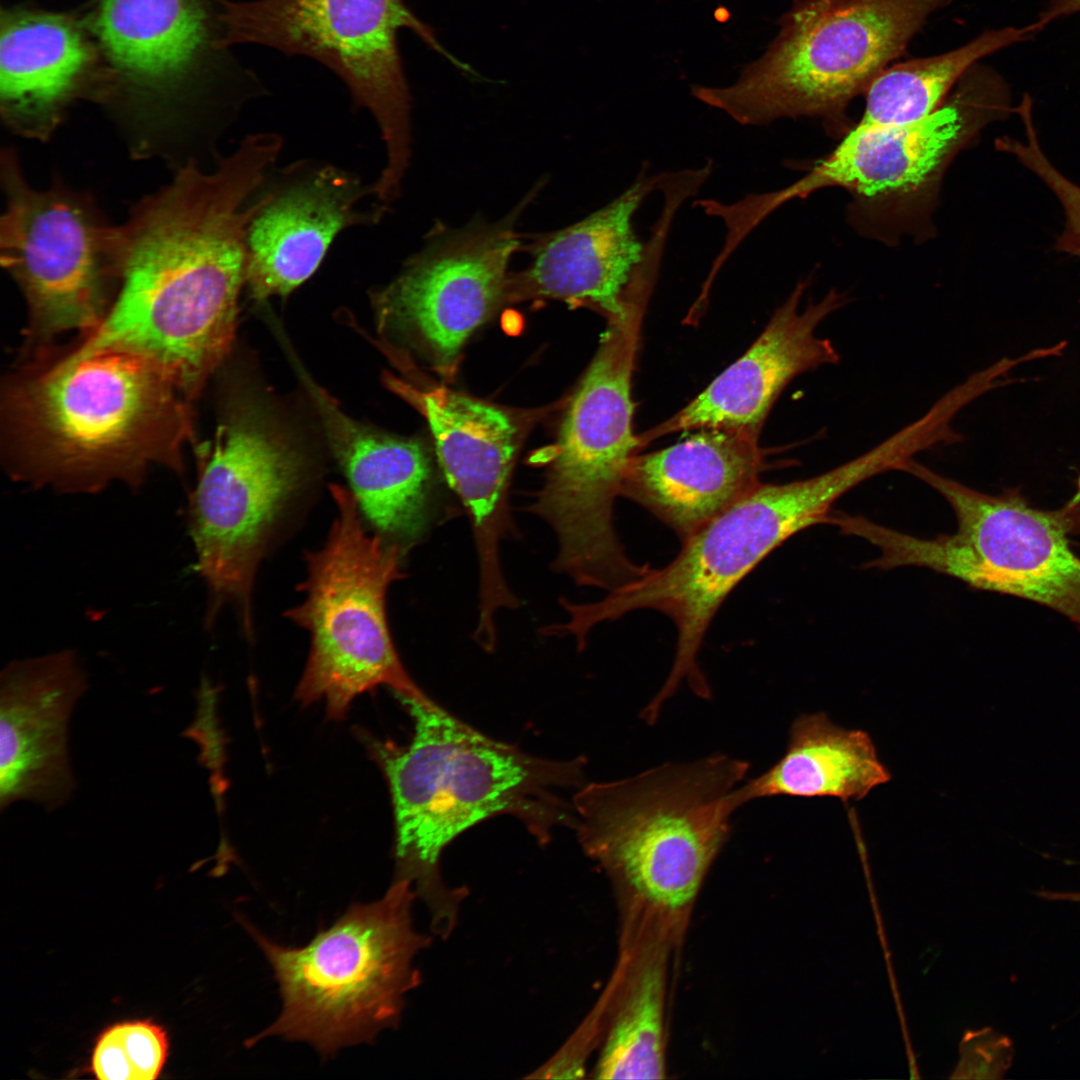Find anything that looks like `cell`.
Listing matches in <instances>:
<instances>
[{"label": "cell", "mask_w": 1080, "mask_h": 1080, "mask_svg": "<svg viewBox=\"0 0 1080 1080\" xmlns=\"http://www.w3.org/2000/svg\"><path fill=\"white\" fill-rule=\"evenodd\" d=\"M282 147L256 133L206 172L190 164L118 227V292L72 351L158 365L189 399L229 352L246 286V233Z\"/></svg>", "instance_id": "obj_1"}, {"label": "cell", "mask_w": 1080, "mask_h": 1080, "mask_svg": "<svg viewBox=\"0 0 1080 1080\" xmlns=\"http://www.w3.org/2000/svg\"><path fill=\"white\" fill-rule=\"evenodd\" d=\"M190 400L151 360L70 351L11 375L1 416L8 474L33 488L97 493L140 486L152 466L183 472Z\"/></svg>", "instance_id": "obj_2"}, {"label": "cell", "mask_w": 1080, "mask_h": 1080, "mask_svg": "<svg viewBox=\"0 0 1080 1080\" xmlns=\"http://www.w3.org/2000/svg\"><path fill=\"white\" fill-rule=\"evenodd\" d=\"M402 701L414 724L407 745L363 736L390 788L396 831L392 881L411 885L428 912L431 934L447 940L468 891L445 882L446 847L474 825L503 814L520 819L546 843L555 828L574 824L572 801L564 793L584 785V761L536 757L437 704Z\"/></svg>", "instance_id": "obj_3"}, {"label": "cell", "mask_w": 1080, "mask_h": 1080, "mask_svg": "<svg viewBox=\"0 0 1080 1080\" xmlns=\"http://www.w3.org/2000/svg\"><path fill=\"white\" fill-rule=\"evenodd\" d=\"M748 770L746 761L715 754L577 789L579 843L609 877L623 911L633 904L670 928L683 920L729 838L740 808L734 792Z\"/></svg>", "instance_id": "obj_4"}, {"label": "cell", "mask_w": 1080, "mask_h": 1080, "mask_svg": "<svg viewBox=\"0 0 1080 1080\" xmlns=\"http://www.w3.org/2000/svg\"><path fill=\"white\" fill-rule=\"evenodd\" d=\"M416 900L409 883L392 881L380 899L352 904L302 947L279 945L239 917L270 964L282 1000L276 1020L246 1045L281 1037L329 1057L397 1027L408 993L421 983L415 959L433 939L415 928Z\"/></svg>", "instance_id": "obj_5"}, {"label": "cell", "mask_w": 1080, "mask_h": 1080, "mask_svg": "<svg viewBox=\"0 0 1080 1080\" xmlns=\"http://www.w3.org/2000/svg\"><path fill=\"white\" fill-rule=\"evenodd\" d=\"M648 299L634 296L623 312L607 318L563 419L544 485L529 507L556 535L553 567L578 585L607 592L650 569L628 557L613 516L627 466L641 449L631 391Z\"/></svg>", "instance_id": "obj_6"}, {"label": "cell", "mask_w": 1080, "mask_h": 1080, "mask_svg": "<svg viewBox=\"0 0 1080 1080\" xmlns=\"http://www.w3.org/2000/svg\"><path fill=\"white\" fill-rule=\"evenodd\" d=\"M952 1L794 0L776 37L734 82L695 85L692 95L742 125L839 116Z\"/></svg>", "instance_id": "obj_7"}, {"label": "cell", "mask_w": 1080, "mask_h": 1080, "mask_svg": "<svg viewBox=\"0 0 1080 1080\" xmlns=\"http://www.w3.org/2000/svg\"><path fill=\"white\" fill-rule=\"evenodd\" d=\"M854 487L856 480L844 465L804 480L760 482L684 541L670 563L651 567L634 582L590 602L589 616L596 624L643 609L667 616L677 641L662 689L672 695L686 683L695 694H703L709 685L699 666V651L727 596L787 539L827 523L833 504Z\"/></svg>", "instance_id": "obj_8"}, {"label": "cell", "mask_w": 1080, "mask_h": 1080, "mask_svg": "<svg viewBox=\"0 0 1080 1080\" xmlns=\"http://www.w3.org/2000/svg\"><path fill=\"white\" fill-rule=\"evenodd\" d=\"M903 472L949 503L957 530L925 539L864 517L857 522L855 535L879 551L865 567L927 568L977 589L1036 602L1080 628V558L1071 547V536L1080 531V476L1065 505L1042 510L1016 490L982 493L915 459Z\"/></svg>", "instance_id": "obj_9"}, {"label": "cell", "mask_w": 1080, "mask_h": 1080, "mask_svg": "<svg viewBox=\"0 0 1080 1080\" xmlns=\"http://www.w3.org/2000/svg\"><path fill=\"white\" fill-rule=\"evenodd\" d=\"M331 491L336 516L324 545L306 558L303 602L286 612L310 636L295 697L304 706L323 700L331 720L379 685L401 700L435 705L403 667L388 628L386 594L403 576L400 549L368 533L351 492Z\"/></svg>", "instance_id": "obj_10"}, {"label": "cell", "mask_w": 1080, "mask_h": 1080, "mask_svg": "<svg viewBox=\"0 0 1080 1080\" xmlns=\"http://www.w3.org/2000/svg\"><path fill=\"white\" fill-rule=\"evenodd\" d=\"M218 20L225 47L255 44L303 56L343 81L358 108L378 125L385 165L375 181L399 195L411 158V96L398 46L409 29L458 68L433 30L403 0H221Z\"/></svg>", "instance_id": "obj_11"}, {"label": "cell", "mask_w": 1080, "mask_h": 1080, "mask_svg": "<svg viewBox=\"0 0 1080 1080\" xmlns=\"http://www.w3.org/2000/svg\"><path fill=\"white\" fill-rule=\"evenodd\" d=\"M1 176V262L27 304V347L37 352L65 332H91L111 305V283H118V227L104 224L79 194L30 186L9 151Z\"/></svg>", "instance_id": "obj_12"}, {"label": "cell", "mask_w": 1080, "mask_h": 1080, "mask_svg": "<svg viewBox=\"0 0 1080 1080\" xmlns=\"http://www.w3.org/2000/svg\"><path fill=\"white\" fill-rule=\"evenodd\" d=\"M198 481L189 501L196 568L212 610L240 607L251 629V593L269 534L298 490L300 457L248 413L231 414L197 448Z\"/></svg>", "instance_id": "obj_13"}, {"label": "cell", "mask_w": 1080, "mask_h": 1080, "mask_svg": "<svg viewBox=\"0 0 1080 1080\" xmlns=\"http://www.w3.org/2000/svg\"><path fill=\"white\" fill-rule=\"evenodd\" d=\"M1009 98L1000 76L977 63L928 116L893 126L856 124L804 177L777 192L745 198L746 211L759 223L785 202L827 187L844 188L871 205L929 198L957 153L1009 112Z\"/></svg>", "instance_id": "obj_14"}, {"label": "cell", "mask_w": 1080, "mask_h": 1080, "mask_svg": "<svg viewBox=\"0 0 1080 1080\" xmlns=\"http://www.w3.org/2000/svg\"><path fill=\"white\" fill-rule=\"evenodd\" d=\"M532 195L497 222L436 224L373 296L381 327L409 338L442 376L454 375L467 339L506 303L508 264L521 247L516 221Z\"/></svg>", "instance_id": "obj_15"}, {"label": "cell", "mask_w": 1080, "mask_h": 1080, "mask_svg": "<svg viewBox=\"0 0 1080 1080\" xmlns=\"http://www.w3.org/2000/svg\"><path fill=\"white\" fill-rule=\"evenodd\" d=\"M387 383L425 417L445 478L468 511L479 562V619L492 623L500 609L519 605L500 564L501 541L513 530L507 487L516 427L500 408L448 388L420 391L393 377Z\"/></svg>", "instance_id": "obj_16"}, {"label": "cell", "mask_w": 1080, "mask_h": 1080, "mask_svg": "<svg viewBox=\"0 0 1080 1080\" xmlns=\"http://www.w3.org/2000/svg\"><path fill=\"white\" fill-rule=\"evenodd\" d=\"M262 195L245 240L246 287L256 300L291 293L315 273L341 231L384 213L360 210L371 186L329 164L286 167L273 183L268 177Z\"/></svg>", "instance_id": "obj_17"}, {"label": "cell", "mask_w": 1080, "mask_h": 1080, "mask_svg": "<svg viewBox=\"0 0 1080 1080\" xmlns=\"http://www.w3.org/2000/svg\"><path fill=\"white\" fill-rule=\"evenodd\" d=\"M71 649L15 660L0 674V808L20 801L55 810L76 789L69 724L88 689Z\"/></svg>", "instance_id": "obj_18"}, {"label": "cell", "mask_w": 1080, "mask_h": 1080, "mask_svg": "<svg viewBox=\"0 0 1080 1080\" xmlns=\"http://www.w3.org/2000/svg\"><path fill=\"white\" fill-rule=\"evenodd\" d=\"M806 287V281L797 284L750 348L699 395L663 423L638 435L640 448L668 434L707 428L759 438L773 404L795 377L837 364L838 351L816 330L847 299L831 289L820 301L800 309Z\"/></svg>", "instance_id": "obj_19"}, {"label": "cell", "mask_w": 1080, "mask_h": 1080, "mask_svg": "<svg viewBox=\"0 0 1080 1080\" xmlns=\"http://www.w3.org/2000/svg\"><path fill=\"white\" fill-rule=\"evenodd\" d=\"M667 176L643 170L604 207L558 231L534 236L526 247L532 260L509 274L505 302L558 299L588 305L606 318L623 312L653 247L652 237L646 244L639 241L632 219Z\"/></svg>", "instance_id": "obj_20"}, {"label": "cell", "mask_w": 1080, "mask_h": 1080, "mask_svg": "<svg viewBox=\"0 0 1080 1080\" xmlns=\"http://www.w3.org/2000/svg\"><path fill=\"white\" fill-rule=\"evenodd\" d=\"M696 431L667 448L634 455L621 488V496L648 510L681 543L754 489L767 464L757 437Z\"/></svg>", "instance_id": "obj_21"}, {"label": "cell", "mask_w": 1080, "mask_h": 1080, "mask_svg": "<svg viewBox=\"0 0 1080 1080\" xmlns=\"http://www.w3.org/2000/svg\"><path fill=\"white\" fill-rule=\"evenodd\" d=\"M207 0H99L92 28L116 74L163 92L220 58L221 28Z\"/></svg>", "instance_id": "obj_22"}, {"label": "cell", "mask_w": 1080, "mask_h": 1080, "mask_svg": "<svg viewBox=\"0 0 1080 1080\" xmlns=\"http://www.w3.org/2000/svg\"><path fill=\"white\" fill-rule=\"evenodd\" d=\"M94 49L72 17L30 10L1 16L0 99L7 123L45 138L79 92Z\"/></svg>", "instance_id": "obj_23"}, {"label": "cell", "mask_w": 1080, "mask_h": 1080, "mask_svg": "<svg viewBox=\"0 0 1080 1080\" xmlns=\"http://www.w3.org/2000/svg\"><path fill=\"white\" fill-rule=\"evenodd\" d=\"M331 448L358 507L382 534L413 539L427 521L430 463L415 440L377 432L347 416L313 385Z\"/></svg>", "instance_id": "obj_24"}, {"label": "cell", "mask_w": 1080, "mask_h": 1080, "mask_svg": "<svg viewBox=\"0 0 1080 1080\" xmlns=\"http://www.w3.org/2000/svg\"><path fill=\"white\" fill-rule=\"evenodd\" d=\"M655 926L637 946L623 939L620 963L605 991L597 1079H663L667 937Z\"/></svg>", "instance_id": "obj_25"}, {"label": "cell", "mask_w": 1080, "mask_h": 1080, "mask_svg": "<svg viewBox=\"0 0 1080 1080\" xmlns=\"http://www.w3.org/2000/svg\"><path fill=\"white\" fill-rule=\"evenodd\" d=\"M870 735L835 725L823 712L802 714L790 729L783 757L763 774L735 789L739 807L778 795L834 797L859 801L889 782Z\"/></svg>", "instance_id": "obj_26"}, {"label": "cell", "mask_w": 1080, "mask_h": 1080, "mask_svg": "<svg viewBox=\"0 0 1080 1080\" xmlns=\"http://www.w3.org/2000/svg\"><path fill=\"white\" fill-rule=\"evenodd\" d=\"M1035 34L1031 25L990 30L946 53L887 67L865 92L866 105L857 125H901L928 116L982 58Z\"/></svg>", "instance_id": "obj_27"}, {"label": "cell", "mask_w": 1080, "mask_h": 1080, "mask_svg": "<svg viewBox=\"0 0 1080 1080\" xmlns=\"http://www.w3.org/2000/svg\"><path fill=\"white\" fill-rule=\"evenodd\" d=\"M167 1052L168 1039L161 1026L145 1020L123 1022L100 1035L91 1069L103 1080H154Z\"/></svg>", "instance_id": "obj_28"}, {"label": "cell", "mask_w": 1080, "mask_h": 1080, "mask_svg": "<svg viewBox=\"0 0 1080 1080\" xmlns=\"http://www.w3.org/2000/svg\"><path fill=\"white\" fill-rule=\"evenodd\" d=\"M1016 112L1025 128V140L1002 137L997 140L996 146L1013 155L1058 198L1065 214V224L1055 249L1080 257V187L1065 177L1042 150L1034 126L1032 100L1028 95L1023 96Z\"/></svg>", "instance_id": "obj_29"}, {"label": "cell", "mask_w": 1080, "mask_h": 1080, "mask_svg": "<svg viewBox=\"0 0 1080 1080\" xmlns=\"http://www.w3.org/2000/svg\"><path fill=\"white\" fill-rule=\"evenodd\" d=\"M1011 1040L991 1028L968 1030L959 1045L952 1079H999L1011 1065Z\"/></svg>", "instance_id": "obj_30"}, {"label": "cell", "mask_w": 1080, "mask_h": 1080, "mask_svg": "<svg viewBox=\"0 0 1080 1080\" xmlns=\"http://www.w3.org/2000/svg\"><path fill=\"white\" fill-rule=\"evenodd\" d=\"M1079 12L1080 0H1050L1038 19L1031 25L1038 33L1053 21Z\"/></svg>", "instance_id": "obj_31"}, {"label": "cell", "mask_w": 1080, "mask_h": 1080, "mask_svg": "<svg viewBox=\"0 0 1080 1080\" xmlns=\"http://www.w3.org/2000/svg\"><path fill=\"white\" fill-rule=\"evenodd\" d=\"M1040 898L1051 901H1069L1080 903V892L1039 891Z\"/></svg>", "instance_id": "obj_32"}]
</instances>
